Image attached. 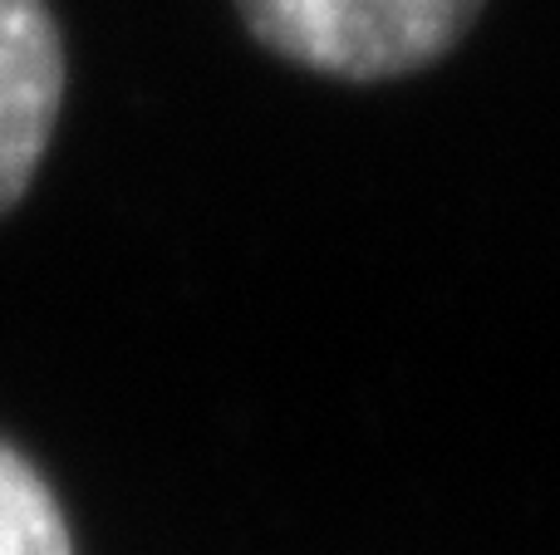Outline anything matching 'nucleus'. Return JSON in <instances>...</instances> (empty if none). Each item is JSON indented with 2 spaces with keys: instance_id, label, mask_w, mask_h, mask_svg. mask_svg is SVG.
<instances>
[{
  "instance_id": "nucleus-1",
  "label": "nucleus",
  "mask_w": 560,
  "mask_h": 555,
  "mask_svg": "<svg viewBox=\"0 0 560 555\" xmlns=\"http://www.w3.org/2000/svg\"><path fill=\"white\" fill-rule=\"evenodd\" d=\"M487 0H236L271 55L329 79H398L443 59Z\"/></svg>"
},
{
  "instance_id": "nucleus-2",
  "label": "nucleus",
  "mask_w": 560,
  "mask_h": 555,
  "mask_svg": "<svg viewBox=\"0 0 560 555\" xmlns=\"http://www.w3.org/2000/svg\"><path fill=\"white\" fill-rule=\"evenodd\" d=\"M65 104V45L45 0H0V212L25 197Z\"/></svg>"
},
{
  "instance_id": "nucleus-3",
  "label": "nucleus",
  "mask_w": 560,
  "mask_h": 555,
  "mask_svg": "<svg viewBox=\"0 0 560 555\" xmlns=\"http://www.w3.org/2000/svg\"><path fill=\"white\" fill-rule=\"evenodd\" d=\"M0 555H74L49 482L0 442Z\"/></svg>"
}]
</instances>
